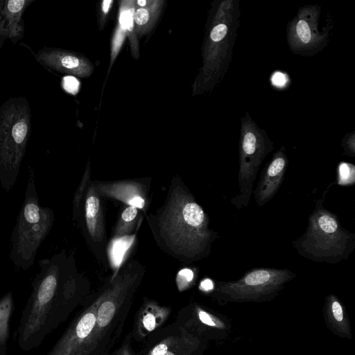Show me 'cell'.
Listing matches in <instances>:
<instances>
[{"instance_id": "obj_34", "label": "cell", "mask_w": 355, "mask_h": 355, "mask_svg": "<svg viewBox=\"0 0 355 355\" xmlns=\"http://www.w3.org/2000/svg\"><path fill=\"white\" fill-rule=\"evenodd\" d=\"M0 355H4V354L3 353H1V351H0Z\"/></svg>"}, {"instance_id": "obj_20", "label": "cell", "mask_w": 355, "mask_h": 355, "mask_svg": "<svg viewBox=\"0 0 355 355\" xmlns=\"http://www.w3.org/2000/svg\"><path fill=\"white\" fill-rule=\"evenodd\" d=\"M354 166L350 163L342 162L338 168V184L347 185L355 181Z\"/></svg>"}, {"instance_id": "obj_10", "label": "cell", "mask_w": 355, "mask_h": 355, "mask_svg": "<svg viewBox=\"0 0 355 355\" xmlns=\"http://www.w3.org/2000/svg\"><path fill=\"white\" fill-rule=\"evenodd\" d=\"M98 298L76 317L46 355H78L96 323Z\"/></svg>"}, {"instance_id": "obj_31", "label": "cell", "mask_w": 355, "mask_h": 355, "mask_svg": "<svg viewBox=\"0 0 355 355\" xmlns=\"http://www.w3.org/2000/svg\"><path fill=\"white\" fill-rule=\"evenodd\" d=\"M119 355H131L129 347L128 345H123L119 352Z\"/></svg>"}, {"instance_id": "obj_13", "label": "cell", "mask_w": 355, "mask_h": 355, "mask_svg": "<svg viewBox=\"0 0 355 355\" xmlns=\"http://www.w3.org/2000/svg\"><path fill=\"white\" fill-rule=\"evenodd\" d=\"M101 196L113 198L125 202L128 206L143 209L147 202L146 187L134 181L116 182H94Z\"/></svg>"}, {"instance_id": "obj_19", "label": "cell", "mask_w": 355, "mask_h": 355, "mask_svg": "<svg viewBox=\"0 0 355 355\" xmlns=\"http://www.w3.org/2000/svg\"><path fill=\"white\" fill-rule=\"evenodd\" d=\"M196 347L195 339L182 334L180 338L178 337L165 355H191Z\"/></svg>"}, {"instance_id": "obj_27", "label": "cell", "mask_w": 355, "mask_h": 355, "mask_svg": "<svg viewBox=\"0 0 355 355\" xmlns=\"http://www.w3.org/2000/svg\"><path fill=\"white\" fill-rule=\"evenodd\" d=\"M271 80L274 85L282 87L286 84L288 78L284 73L277 71L272 75Z\"/></svg>"}, {"instance_id": "obj_3", "label": "cell", "mask_w": 355, "mask_h": 355, "mask_svg": "<svg viewBox=\"0 0 355 355\" xmlns=\"http://www.w3.org/2000/svg\"><path fill=\"white\" fill-rule=\"evenodd\" d=\"M326 192L316 200L306 231L292 244L305 259L335 264L349 258L355 249V234L344 228L338 216L324 207Z\"/></svg>"}, {"instance_id": "obj_15", "label": "cell", "mask_w": 355, "mask_h": 355, "mask_svg": "<svg viewBox=\"0 0 355 355\" xmlns=\"http://www.w3.org/2000/svg\"><path fill=\"white\" fill-rule=\"evenodd\" d=\"M324 315L327 323L332 331L342 337H351L349 320L345 317L339 300L334 295H329L326 298Z\"/></svg>"}, {"instance_id": "obj_1", "label": "cell", "mask_w": 355, "mask_h": 355, "mask_svg": "<svg viewBox=\"0 0 355 355\" xmlns=\"http://www.w3.org/2000/svg\"><path fill=\"white\" fill-rule=\"evenodd\" d=\"M40 271L15 332L18 347H40L67 315L77 296L80 275L72 254L64 250L39 261Z\"/></svg>"}, {"instance_id": "obj_12", "label": "cell", "mask_w": 355, "mask_h": 355, "mask_svg": "<svg viewBox=\"0 0 355 355\" xmlns=\"http://www.w3.org/2000/svg\"><path fill=\"white\" fill-rule=\"evenodd\" d=\"M288 165L284 147L277 151L271 160L263 168L254 192L255 202L259 207L268 202L281 187Z\"/></svg>"}, {"instance_id": "obj_16", "label": "cell", "mask_w": 355, "mask_h": 355, "mask_svg": "<svg viewBox=\"0 0 355 355\" xmlns=\"http://www.w3.org/2000/svg\"><path fill=\"white\" fill-rule=\"evenodd\" d=\"M13 306L12 293L9 291L0 299V351L4 355H6L10 320Z\"/></svg>"}, {"instance_id": "obj_24", "label": "cell", "mask_w": 355, "mask_h": 355, "mask_svg": "<svg viewBox=\"0 0 355 355\" xmlns=\"http://www.w3.org/2000/svg\"><path fill=\"white\" fill-rule=\"evenodd\" d=\"M133 21V13L131 10H125L121 13L119 21L122 29L131 31Z\"/></svg>"}, {"instance_id": "obj_25", "label": "cell", "mask_w": 355, "mask_h": 355, "mask_svg": "<svg viewBox=\"0 0 355 355\" xmlns=\"http://www.w3.org/2000/svg\"><path fill=\"white\" fill-rule=\"evenodd\" d=\"M63 86L67 92L74 94L78 91L80 84L76 78L67 76L63 80Z\"/></svg>"}, {"instance_id": "obj_8", "label": "cell", "mask_w": 355, "mask_h": 355, "mask_svg": "<svg viewBox=\"0 0 355 355\" xmlns=\"http://www.w3.org/2000/svg\"><path fill=\"white\" fill-rule=\"evenodd\" d=\"M272 149L273 143L266 132L259 129L250 117L243 118L239 148V191L230 201L237 209L248 205L259 167Z\"/></svg>"}, {"instance_id": "obj_29", "label": "cell", "mask_w": 355, "mask_h": 355, "mask_svg": "<svg viewBox=\"0 0 355 355\" xmlns=\"http://www.w3.org/2000/svg\"><path fill=\"white\" fill-rule=\"evenodd\" d=\"M343 148H345V152L347 155L354 157L355 151L354 137H352V139H349L346 142H345Z\"/></svg>"}, {"instance_id": "obj_11", "label": "cell", "mask_w": 355, "mask_h": 355, "mask_svg": "<svg viewBox=\"0 0 355 355\" xmlns=\"http://www.w3.org/2000/svg\"><path fill=\"white\" fill-rule=\"evenodd\" d=\"M319 11L316 8H304L291 23L289 42L295 51H310L322 47L327 34L319 32L317 24Z\"/></svg>"}, {"instance_id": "obj_17", "label": "cell", "mask_w": 355, "mask_h": 355, "mask_svg": "<svg viewBox=\"0 0 355 355\" xmlns=\"http://www.w3.org/2000/svg\"><path fill=\"white\" fill-rule=\"evenodd\" d=\"M138 209L134 206H128L121 213L113 234L114 239L128 236L136 224Z\"/></svg>"}, {"instance_id": "obj_14", "label": "cell", "mask_w": 355, "mask_h": 355, "mask_svg": "<svg viewBox=\"0 0 355 355\" xmlns=\"http://www.w3.org/2000/svg\"><path fill=\"white\" fill-rule=\"evenodd\" d=\"M171 313L170 308L161 306L155 302H147L141 308L137 322L138 333L146 336L159 327Z\"/></svg>"}, {"instance_id": "obj_4", "label": "cell", "mask_w": 355, "mask_h": 355, "mask_svg": "<svg viewBox=\"0 0 355 355\" xmlns=\"http://www.w3.org/2000/svg\"><path fill=\"white\" fill-rule=\"evenodd\" d=\"M28 168L24 200L11 234L10 251L13 264L24 270L34 264L37 250L50 232L55 218L51 208L40 205L35 172L31 166Z\"/></svg>"}, {"instance_id": "obj_26", "label": "cell", "mask_w": 355, "mask_h": 355, "mask_svg": "<svg viewBox=\"0 0 355 355\" xmlns=\"http://www.w3.org/2000/svg\"><path fill=\"white\" fill-rule=\"evenodd\" d=\"M149 12L145 8H139L133 14V19L138 25L146 24L149 19Z\"/></svg>"}, {"instance_id": "obj_2", "label": "cell", "mask_w": 355, "mask_h": 355, "mask_svg": "<svg viewBox=\"0 0 355 355\" xmlns=\"http://www.w3.org/2000/svg\"><path fill=\"white\" fill-rule=\"evenodd\" d=\"M157 244L180 261L190 263L207 257L219 237L209 219L180 180H173L166 200L148 218Z\"/></svg>"}, {"instance_id": "obj_22", "label": "cell", "mask_w": 355, "mask_h": 355, "mask_svg": "<svg viewBox=\"0 0 355 355\" xmlns=\"http://www.w3.org/2000/svg\"><path fill=\"white\" fill-rule=\"evenodd\" d=\"M194 274L190 268H183L180 270L176 276V284L180 291L187 289L193 279Z\"/></svg>"}, {"instance_id": "obj_32", "label": "cell", "mask_w": 355, "mask_h": 355, "mask_svg": "<svg viewBox=\"0 0 355 355\" xmlns=\"http://www.w3.org/2000/svg\"><path fill=\"white\" fill-rule=\"evenodd\" d=\"M112 0H105L103 1V6H102V8H103V10L105 13H107L109 10V8L110 7V4L112 3Z\"/></svg>"}, {"instance_id": "obj_21", "label": "cell", "mask_w": 355, "mask_h": 355, "mask_svg": "<svg viewBox=\"0 0 355 355\" xmlns=\"http://www.w3.org/2000/svg\"><path fill=\"white\" fill-rule=\"evenodd\" d=\"M196 311L200 322L206 325L216 327L225 328V324L218 318L202 309L199 306L196 307Z\"/></svg>"}, {"instance_id": "obj_30", "label": "cell", "mask_w": 355, "mask_h": 355, "mask_svg": "<svg viewBox=\"0 0 355 355\" xmlns=\"http://www.w3.org/2000/svg\"><path fill=\"white\" fill-rule=\"evenodd\" d=\"M200 288L204 291H209L214 289V284L211 280L206 279L200 284Z\"/></svg>"}, {"instance_id": "obj_28", "label": "cell", "mask_w": 355, "mask_h": 355, "mask_svg": "<svg viewBox=\"0 0 355 355\" xmlns=\"http://www.w3.org/2000/svg\"><path fill=\"white\" fill-rule=\"evenodd\" d=\"M124 37V30L120 28L116 33L113 42V53L115 55L120 48Z\"/></svg>"}, {"instance_id": "obj_18", "label": "cell", "mask_w": 355, "mask_h": 355, "mask_svg": "<svg viewBox=\"0 0 355 355\" xmlns=\"http://www.w3.org/2000/svg\"><path fill=\"white\" fill-rule=\"evenodd\" d=\"M128 236L114 239V242L113 241L112 243V250H115L114 252L111 253V262L112 264V268L114 269V273L112 277L115 275L117 272L119 268L121 266V262L122 261V257L125 251V247L130 246L132 241V238L130 236L127 237Z\"/></svg>"}, {"instance_id": "obj_23", "label": "cell", "mask_w": 355, "mask_h": 355, "mask_svg": "<svg viewBox=\"0 0 355 355\" xmlns=\"http://www.w3.org/2000/svg\"><path fill=\"white\" fill-rule=\"evenodd\" d=\"M178 338V336H174L164 338L151 349L147 355H165L171 346L177 341Z\"/></svg>"}, {"instance_id": "obj_9", "label": "cell", "mask_w": 355, "mask_h": 355, "mask_svg": "<svg viewBox=\"0 0 355 355\" xmlns=\"http://www.w3.org/2000/svg\"><path fill=\"white\" fill-rule=\"evenodd\" d=\"M102 196L96 191L89 172H85L73 200V218L95 256L105 263L106 236Z\"/></svg>"}, {"instance_id": "obj_33", "label": "cell", "mask_w": 355, "mask_h": 355, "mask_svg": "<svg viewBox=\"0 0 355 355\" xmlns=\"http://www.w3.org/2000/svg\"><path fill=\"white\" fill-rule=\"evenodd\" d=\"M137 3L141 6H144L146 3V0H139V1H137Z\"/></svg>"}, {"instance_id": "obj_5", "label": "cell", "mask_w": 355, "mask_h": 355, "mask_svg": "<svg viewBox=\"0 0 355 355\" xmlns=\"http://www.w3.org/2000/svg\"><path fill=\"white\" fill-rule=\"evenodd\" d=\"M29 108L21 100L0 110V184L9 192L14 187L26 152L30 132Z\"/></svg>"}, {"instance_id": "obj_7", "label": "cell", "mask_w": 355, "mask_h": 355, "mask_svg": "<svg viewBox=\"0 0 355 355\" xmlns=\"http://www.w3.org/2000/svg\"><path fill=\"white\" fill-rule=\"evenodd\" d=\"M295 277L286 268H254L237 280L217 282L213 296L225 302L271 300Z\"/></svg>"}, {"instance_id": "obj_6", "label": "cell", "mask_w": 355, "mask_h": 355, "mask_svg": "<svg viewBox=\"0 0 355 355\" xmlns=\"http://www.w3.org/2000/svg\"><path fill=\"white\" fill-rule=\"evenodd\" d=\"M144 273L138 261H129L112 277L108 287L99 295L95 326L78 355H91L103 340L119 313L125 300L137 288Z\"/></svg>"}]
</instances>
